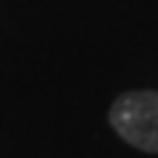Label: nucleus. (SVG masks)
Segmentation results:
<instances>
[{
  "label": "nucleus",
  "instance_id": "nucleus-1",
  "mask_svg": "<svg viewBox=\"0 0 158 158\" xmlns=\"http://www.w3.org/2000/svg\"><path fill=\"white\" fill-rule=\"evenodd\" d=\"M108 121L118 137L132 148L158 153V92L135 90L124 92L111 103Z\"/></svg>",
  "mask_w": 158,
  "mask_h": 158
}]
</instances>
